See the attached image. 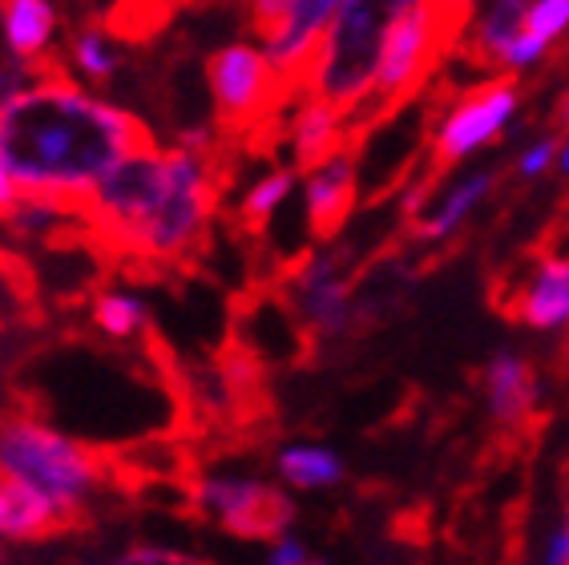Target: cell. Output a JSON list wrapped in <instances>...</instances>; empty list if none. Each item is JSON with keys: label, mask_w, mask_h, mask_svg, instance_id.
<instances>
[{"label": "cell", "mask_w": 569, "mask_h": 565, "mask_svg": "<svg viewBox=\"0 0 569 565\" xmlns=\"http://www.w3.org/2000/svg\"><path fill=\"white\" fill-rule=\"evenodd\" d=\"M150 138L142 121L98 89L49 66L0 106V162L21 190L57 195L86 207V198L130 150Z\"/></svg>", "instance_id": "1"}, {"label": "cell", "mask_w": 569, "mask_h": 565, "mask_svg": "<svg viewBox=\"0 0 569 565\" xmlns=\"http://www.w3.org/2000/svg\"><path fill=\"white\" fill-rule=\"evenodd\" d=\"M0 477L44 493L69 522H81L106 485V465L86 440L37 413L0 416Z\"/></svg>", "instance_id": "2"}, {"label": "cell", "mask_w": 569, "mask_h": 565, "mask_svg": "<svg viewBox=\"0 0 569 565\" xmlns=\"http://www.w3.org/2000/svg\"><path fill=\"white\" fill-rule=\"evenodd\" d=\"M396 12L400 9L392 0H343L299 89L328 98L331 106H340L360 126L368 118V106H372L380 49Z\"/></svg>", "instance_id": "3"}, {"label": "cell", "mask_w": 569, "mask_h": 565, "mask_svg": "<svg viewBox=\"0 0 569 565\" xmlns=\"http://www.w3.org/2000/svg\"><path fill=\"white\" fill-rule=\"evenodd\" d=\"M219 215V166L210 153H194L187 146H170V186L162 207L138 230L126 259L142 267H174L187 262L210 235Z\"/></svg>", "instance_id": "4"}, {"label": "cell", "mask_w": 569, "mask_h": 565, "mask_svg": "<svg viewBox=\"0 0 569 565\" xmlns=\"http://www.w3.org/2000/svg\"><path fill=\"white\" fill-rule=\"evenodd\" d=\"M207 89L222 130H254L299 89L271 66L259 41H230L207 57Z\"/></svg>", "instance_id": "5"}, {"label": "cell", "mask_w": 569, "mask_h": 565, "mask_svg": "<svg viewBox=\"0 0 569 565\" xmlns=\"http://www.w3.org/2000/svg\"><path fill=\"white\" fill-rule=\"evenodd\" d=\"M190 505L239 542H274L296 525V500L251 473H202L190 480Z\"/></svg>", "instance_id": "6"}, {"label": "cell", "mask_w": 569, "mask_h": 565, "mask_svg": "<svg viewBox=\"0 0 569 565\" xmlns=\"http://www.w3.org/2000/svg\"><path fill=\"white\" fill-rule=\"evenodd\" d=\"M449 44H452V29L432 9V0L396 12L392 24H388V37H383L368 113H392L396 106H405L428 81V73L437 69V57Z\"/></svg>", "instance_id": "7"}, {"label": "cell", "mask_w": 569, "mask_h": 565, "mask_svg": "<svg viewBox=\"0 0 569 565\" xmlns=\"http://www.w3.org/2000/svg\"><path fill=\"white\" fill-rule=\"evenodd\" d=\"M287 299L307 336L343 339L363 324L360 299L348 279V255L340 247H319L296 262L287 279Z\"/></svg>", "instance_id": "8"}, {"label": "cell", "mask_w": 569, "mask_h": 565, "mask_svg": "<svg viewBox=\"0 0 569 565\" xmlns=\"http://www.w3.org/2000/svg\"><path fill=\"white\" fill-rule=\"evenodd\" d=\"M517 109H521V89L513 77H497V81L469 89L465 98H457L440 113L437 130H432V166L449 170V166L477 158L485 146H493L513 126Z\"/></svg>", "instance_id": "9"}, {"label": "cell", "mask_w": 569, "mask_h": 565, "mask_svg": "<svg viewBox=\"0 0 569 565\" xmlns=\"http://www.w3.org/2000/svg\"><path fill=\"white\" fill-rule=\"evenodd\" d=\"M340 4L343 0H287L283 17H279L267 33H259V44L267 49L271 66L296 89H299V81H303L323 33H328L331 21H336Z\"/></svg>", "instance_id": "10"}, {"label": "cell", "mask_w": 569, "mask_h": 565, "mask_svg": "<svg viewBox=\"0 0 569 565\" xmlns=\"http://www.w3.org/2000/svg\"><path fill=\"white\" fill-rule=\"evenodd\" d=\"M299 182H303L307 230L323 242L336 239L343 222L351 218V210H356V190H360V162H356L351 146H343V150H336L319 166L303 170Z\"/></svg>", "instance_id": "11"}, {"label": "cell", "mask_w": 569, "mask_h": 565, "mask_svg": "<svg viewBox=\"0 0 569 565\" xmlns=\"http://www.w3.org/2000/svg\"><path fill=\"white\" fill-rule=\"evenodd\" d=\"M481 396L489 420L501 428H521L526 420H533L541 404V376L533 359L517 348H497L481 371Z\"/></svg>", "instance_id": "12"}, {"label": "cell", "mask_w": 569, "mask_h": 565, "mask_svg": "<svg viewBox=\"0 0 569 565\" xmlns=\"http://www.w3.org/2000/svg\"><path fill=\"white\" fill-rule=\"evenodd\" d=\"M351 133H356V118L351 113L331 106L328 98H316V93L299 89L291 118H287V150H291V166H296L299 175L319 166L323 158H331L336 150H343Z\"/></svg>", "instance_id": "13"}, {"label": "cell", "mask_w": 569, "mask_h": 565, "mask_svg": "<svg viewBox=\"0 0 569 565\" xmlns=\"http://www.w3.org/2000/svg\"><path fill=\"white\" fill-rule=\"evenodd\" d=\"M61 9L57 0H0V49L33 69L57 66Z\"/></svg>", "instance_id": "14"}, {"label": "cell", "mask_w": 569, "mask_h": 565, "mask_svg": "<svg viewBox=\"0 0 569 565\" xmlns=\"http://www.w3.org/2000/svg\"><path fill=\"white\" fill-rule=\"evenodd\" d=\"M526 12L529 0H477L452 44L481 69H497L505 49L526 29Z\"/></svg>", "instance_id": "15"}, {"label": "cell", "mask_w": 569, "mask_h": 565, "mask_svg": "<svg viewBox=\"0 0 569 565\" xmlns=\"http://www.w3.org/2000/svg\"><path fill=\"white\" fill-rule=\"evenodd\" d=\"M493 190H497L493 170H469V175H460L457 182H449L440 195L428 198V207L412 218V222H417V235L425 242L457 239L460 230H465V222L489 202Z\"/></svg>", "instance_id": "16"}, {"label": "cell", "mask_w": 569, "mask_h": 565, "mask_svg": "<svg viewBox=\"0 0 569 565\" xmlns=\"http://www.w3.org/2000/svg\"><path fill=\"white\" fill-rule=\"evenodd\" d=\"M69 517L57 509L44 493L29 489L24 480L0 477V542L9 545H37L69 529Z\"/></svg>", "instance_id": "17"}, {"label": "cell", "mask_w": 569, "mask_h": 565, "mask_svg": "<svg viewBox=\"0 0 569 565\" xmlns=\"http://www.w3.org/2000/svg\"><path fill=\"white\" fill-rule=\"evenodd\" d=\"M517 319L533 331L569 327V255H541L529 267L517 295Z\"/></svg>", "instance_id": "18"}, {"label": "cell", "mask_w": 569, "mask_h": 565, "mask_svg": "<svg viewBox=\"0 0 569 565\" xmlns=\"http://www.w3.org/2000/svg\"><path fill=\"white\" fill-rule=\"evenodd\" d=\"M73 222L86 227V218H81V207L66 202V198L57 195H37V190H24L12 210L0 215V227L9 230L17 242H53L61 239Z\"/></svg>", "instance_id": "19"}, {"label": "cell", "mask_w": 569, "mask_h": 565, "mask_svg": "<svg viewBox=\"0 0 569 565\" xmlns=\"http://www.w3.org/2000/svg\"><path fill=\"white\" fill-rule=\"evenodd\" d=\"M274 477L296 493L336 489L343 480V457L319 440H291L274 453Z\"/></svg>", "instance_id": "20"}, {"label": "cell", "mask_w": 569, "mask_h": 565, "mask_svg": "<svg viewBox=\"0 0 569 565\" xmlns=\"http://www.w3.org/2000/svg\"><path fill=\"white\" fill-rule=\"evenodd\" d=\"M121 61H126V57H121V44L113 41V33H106L101 24H81L66 41V69L77 81H86V86H93V89L110 86L113 77H118Z\"/></svg>", "instance_id": "21"}, {"label": "cell", "mask_w": 569, "mask_h": 565, "mask_svg": "<svg viewBox=\"0 0 569 565\" xmlns=\"http://www.w3.org/2000/svg\"><path fill=\"white\" fill-rule=\"evenodd\" d=\"M93 327H98L101 339L110 344H133L150 331V307L138 291L130 287H101L93 295Z\"/></svg>", "instance_id": "22"}, {"label": "cell", "mask_w": 569, "mask_h": 565, "mask_svg": "<svg viewBox=\"0 0 569 565\" xmlns=\"http://www.w3.org/2000/svg\"><path fill=\"white\" fill-rule=\"evenodd\" d=\"M299 170L296 166H274V170H267V175H259L251 186H247V195H242L239 202V222L247 230H263L267 222H271L279 210L291 202V195H296L299 186Z\"/></svg>", "instance_id": "23"}, {"label": "cell", "mask_w": 569, "mask_h": 565, "mask_svg": "<svg viewBox=\"0 0 569 565\" xmlns=\"http://www.w3.org/2000/svg\"><path fill=\"white\" fill-rule=\"evenodd\" d=\"M526 29L541 41L558 44L561 37H569V0H529Z\"/></svg>", "instance_id": "24"}, {"label": "cell", "mask_w": 569, "mask_h": 565, "mask_svg": "<svg viewBox=\"0 0 569 565\" xmlns=\"http://www.w3.org/2000/svg\"><path fill=\"white\" fill-rule=\"evenodd\" d=\"M558 150L561 141L558 138H537L529 141L526 150L517 153V178H526V182H537V178H546L549 170H558Z\"/></svg>", "instance_id": "25"}, {"label": "cell", "mask_w": 569, "mask_h": 565, "mask_svg": "<svg viewBox=\"0 0 569 565\" xmlns=\"http://www.w3.org/2000/svg\"><path fill=\"white\" fill-rule=\"evenodd\" d=\"M121 565H187L190 557L174 545H158V542H133L121 549Z\"/></svg>", "instance_id": "26"}, {"label": "cell", "mask_w": 569, "mask_h": 565, "mask_svg": "<svg viewBox=\"0 0 569 565\" xmlns=\"http://www.w3.org/2000/svg\"><path fill=\"white\" fill-rule=\"evenodd\" d=\"M311 562H316L311 549L291 529L279 533L274 542H267V565H311Z\"/></svg>", "instance_id": "27"}, {"label": "cell", "mask_w": 569, "mask_h": 565, "mask_svg": "<svg viewBox=\"0 0 569 565\" xmlns=\"http://www.w3.org/2000/svg\"><path fill=\"white\" fill-rule=\"evenodd\" d=\"M37 73H41V69L24 66V61H17V57H9L4 49H0V106H4L12 93H21Z\"/></svg>", "instance_id": "28"}, {"label": "cell", "mask_w": 569, "mask_h": 565, "mask_svg": "<svg viewBox=\"0 0 569 565\" xmlns=\"http://www.w3.org/2000/svg\"><path fill=\"white\" fill-rule=\"evenodd\" d=\"M219 126H210V121H194V126H182L178 130V146H187L194 153H210V158H219Z\"/></svg>", "instance_id": "29"}, {"label": "cell", "mask_w": 569, "mask_h": 565, "mask_svg": "<svg viewBox=\"0 0 569 565\" xmlns=\"http://www.w3.org/2000/svg\"><path fill=\"white\" fill-rule=\"evenodd\" d=\"M287 0H247V12H251V24H254V37L267 33L279 17H283Z\"/></svg>", "instance_id": "30"}, {"label": "cell", "mask_w": 569, "mask_h": 565, "mask_svg": "<svg viewBox=\"0 0 569 565\" xmlns=\"http://www.w3.org/2000/svg\"><path fill=\"white\" fill-rule=\"evenodd\" d=\"M472 4L477 0H432V9L445 17V24L452 29V41H457V33H460V24H465V17L472 12Z\"/></svg>", "instance_id": "31"}, {"label": "cell", "mask_w": 569, "mask_h": 565, "mask_svg": "<svg viewBox=\"0 0 569 565\" xmlns=\"http://www.w3.org/2000/svg\"><path fill=\"white\" fill-rule=\"evenodd\" d=\"M21 195H24L21 182L12 178L9 166L0 162V215H4V210H12V202H17V198H21Z\"/></svg>", "instance_id": "32"}, {"label": "cell", "mask_w": 569, "mask_h": 565, "mask_svg": "<svg viewBox=\"0 0 569 565\" xmlns=\"http://www.w3.org/2000/svg\"><path fill=\"white\" fill-rule=\"evenodd\" d=\"M558 175L569 178V138L561 141V150H558Z\"/></svg>", "instance_id": "33"}, {"label": "cell", "mask_w": 569, "mask_h": 565, "mask_svg": "<svg viewBox=\"0 0 569 565\" xmlns=\"http://www.w3.org/2000/svg\"><path fill=\"white\" fill-rule=\"evenodd\" d=\"M396 9H412V4H428V0H392Z\"/></svg>", "instance_id": "34"}, {"label": "cell", "mask_w": 569, "mask_h": 565, "mask_svg": "<svg viewBox=\"0 0 569 565\" xmlns=\"http://www.w3.org/2000/svg\"><path fill=\"white\" fill-rule=\"evenodd\" d=\"M561 121L569 126V89H566V101H561Z\"/></svg>", "instance_id": "35"}, {"label": "cell", "mask_w": 569, "mask_h": 565, "mask_svg": "<svg viewBox=\"0 0 569 565\" xmlns=\"http://www.w3.org/2000/svg\"><path fill=\"white\" fill-rule=\"evenodd\" d=\"M4 562H9V545L0 542V565H4Z\"/></svg>", "instance_id": "36"}, {"label": "cell", "mask_w": 569, "mask_h": 565, "mask_svg": "<svg viewBox=\"0 0 569 565\" xmlns=\"http://www.w3.org/2000/svg\"><path fill=\"white\" fill-rule=\"evenodd\" d=\"M4 324H9V311H4V304H0V331H4Z\"/></svg>", "instance_id": "37"}, {"label": "cell", "mask_w": 569, "mask_h": 565, "mask_svg": "<svg viewBox=\"0 0 569 565\" xmlns=\"http://www.w3.org/2000/svg\"><path fill=\"white\" fill-rule=\"evenodd\" d=\"M561 529H566V537H569V500H566V522H561Z\"/></svg>", "instance_id": "38"}]
</instances>
